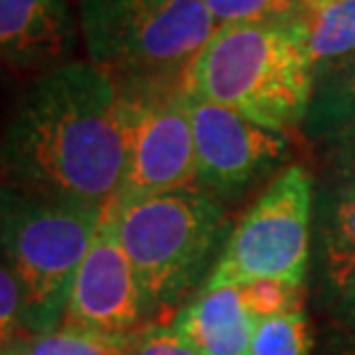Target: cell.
Instances as JSON below:
<instances>
[{"label":"cell","instance_id":"cell-1","mask_svg":"<svg viewBox=\"0 0 355 355\" xmlns=\"http://www.w3.org/2000/svg\"><path fill=\"white\" fill-rule=\"evenodd\" d=\"M122 89L87 60H73L21 89L0 124V181L42 198L108 209L126 172Z\"/></svg>","mask_w":355,"mask_h":355},{"label":"cell","instance_id":"cell-2","mask_svg":"<svg viewBox=\"0 0 355 355\" xmlns=\"http://www.w3.org/2000/svg\"><path fill=\"white\" fill-rule=\"evenodd\" d=\"M314 85L307 19L218 26L186 73V92L195 99L279 133L309 115Z\"/></svg>","mask_w":355,"mask_h":355},{"label":"cell","instance_id":"cell-3","mask_svg":"<svg viewBox=\"0 0 355 355\" xmlns=\"http://www.w3.org/2000/svg\"><path fill=\"white\" fill-rule=\"evenodd\" d=\"M87 62L122 89L184 83L216 33L204 0H78Z\"/></svg>","mask_w":355,"mask_h":355},{"label":"cell","instance_id":"cell-4","mask_svg":"<svg viewBox=\"0 0 355 355\" xmlns=\"http://www.w3.org/2000/svg\"><path fill=\"white\" fill-rule=\"evenodd\" d=\"M103 214L0 181V261L24 291L30 335L62 326L73 277Z\"/></svg>","mask_w":355,"mask_h":355},{"label":"cell","instance_id":"cell-5","mask_svg":"<svg viewBox=\"0 0 355 355\" xmlns=\"http://www.w3.org/2000/svg\"><path fill=\"white\" fill-rule=\"evenodd\" d=\"M105 211L138 277L149 316L191 289L225 223L220 204L200 186L110 204Z\"/></svg>","mask_w":355,"mask_h":355},{"label":"cell","instance_id":"cell-6","mask_svg":"<svg viewBox=\"0 0 355 355\" xmlns=\"http://www.w3.org/2000/svg\"><path fill=\"white\" fill-rule=\"evenodd\" d=\"M309 232L312 177L303 165H291L236 225L204 289H241L261 279L300 289L309 266Z\"/></svg>","mask_w":355,"mask_h":355},{"label":"cell","instance_id":"cell-7","mask_svg":"<svg viewBox=\"0 0 355 355\" xmlns=\"http://www.w3.org/2000/svg\"><path fill=\"white\" fill-rule=\"evenodd\" d=\"M122 96L128 115V156L112 204L198 186L186 80L122 89Z\"/></svg>","mask_w":355,"mask_h":355},{"label":"cell","instance_id":"cell-8","mask_svg":"<svg viewBox=\"0 0 355 355\" xmlns=\"http://www.w3.org/2000/svg\"><path fill=\"white\" fill-rule=\"evenodd\" d=\"M198 186L216 193L239 191L289 154V138L241 117L223 105L188 94Z\"/></svg>","mask_w":355,"mask_h":355},{"label":"cell","instance_id":"cell-9","mask_svg":"<svg viewBox=\"0 0 355 355\" xmlns=\"http://www.w3.org/2000/svg\"><path fill=\"white\" fill-rule=\"evenodd\" d=\"M145 319H149L145 296L105 211L73 277L62 326L105 335H138L145 330Z\"/></svg>","mask_w":355,"mask_h":355},{"label":"cell","instance_id":"cell-10","mask_svg":"<svg viewBox=\"0 0 355 355\" xmlns=\"http://www.w3.org/2000/svg\"><path fill=\"white\" fill-rule=\"evenodd\" d=\"M78 42L67 0H0V76L28 85L73 62Z\"/></svg>","mask_w":355,"mask_h":355},{"label":"cell","instance_id":"cell-11","mask_svg":"<svg viewBox=\"0 0 355 355\" xmlns=\"http://www.w3.org/2000/svg\"><path fill=\"white\" fill-rule=\"evenodd\" d=\"M172 328L202 355H248L257 319L239 286H202L175 314Z\"/></svg>","mask_w":355,"mask_h":355},{"label":"cell","instance_id":"cell-12","mask_svg":"<svg viewBox=\"0 0 355 355\" xmlns=\"http://www.w3.org/2000/svg\"><path fill=\"white\" fill-rule=\"evenodd\" d=\"M307 44L316 78L323 71L355 64V0H328L307 17Z\"/></svg>","mask_w":355,"mask_h":355},{"label":"cell","instance_id":"cell-13","mask_svg":"<svg viewBox=\"0 0 355 355\" xmlns=\"http://www.w3.org/2000/svg\"><path fill=\"white\" fill-rule=\"evenodd\" d=\"M323 270L337 293L355 279V184L339 191L326 211Z\"/></svg>","mask_w":355,"mask_h":355},{"label":"cell","instance_id":"cell-14","mask_svg":"<svg viewBox=\"0 0 355 355\" xmlns=\"http://www.w3.org/2000/svg\"><path fill=\"white\" fill-rule=\"evenodd\" d=\"M138 335H105L60 326L53 332L19 339L0 351V355H131Z\"/></svg>","mask_w":355,"mask_h":355},{"label":"cell","instance_id":"cell-15","mask_svg":"<svg viewBox=\"0 0 355 355\" xmlns=\"http://www.w3.org/2000/svg\"><path fill=\"white\" fill-rule=\"evenodd\" d=\"M312 337L303 307L296 305L282 314L257 321L248 355H309Z\"/></svg>","mask_w":355,"mask_h":355},{"label":"cell","instance_id":"cell-16","mask_svg":"<svg viewBox=\"0 0 355 355\" xmlns=\"http://www.w3.org/2000/svg\"><path fill=\"white\" fill-rule=\"evenodd\" d=\"M216 26L298 24L309 17L305 0H204Z\"/></svg>","mask_w":355,"mask_h":355},{"label":"cell","instance_id":"cell-17","mask_svg":"<svg viewBox=\"0 0 355 355\" xmlns=\"http://www.w3.org/2000/svg\"><path fill=\"white\" fill-rule=\"evenodd\" d=\"M319 131L344 142L355 140V76L332 78L316 105L309 108Z\"/></svg>","mask_w":355,"mask_h":355},{"label":"cell","instance_id":"cell-18","mask_svg":"<svg viewBox=\"0 0 355 355\" xmlns=\"http://www.w3.org/2000/svg\"><path fill=\"white\" fill-rule=\"evenodd\" d=\"M28 335L24 291L12 270L0 261V351Z\"/></svg>","mask_w":355,"mask_h":355},{"label":"cell","instance_id":"cell-19","mask_svg":"<svg viewBox=\"0 0 355 355\" xmlns=\"http://www.w3.org/2000/svg\"><path fill=\"white\" fill-rule=\"evenodd\" d=\"M241 293H243L245 305L250 307L257 321L282 314L286 309L300 305L298 289H291V286L279 282H270V279H261V282L241 286Z\"/></svg>","mask_w":355,"mask_h":355},{"label":"cell","instance_id":"cell-20","mask_svg":"<svg viewBox=\"0 0 355 355\" xmlns=\"http://www.w3.org/2000/svg\"><path fill=\"white\" fill-rule=\"evenodd\" d=\"M131 355H202L186 344L172 326H149L135 337Z\"/></svg>","mask_w":355,"mask_h":355},{"label":"cell","instance_id":"cell-21","mask_svg":"<svg viewBox=\"0 0 355 355\" xmlns=\"http://www.w3.org/2000/svg\"><path fill=\"white\" fill-rule=\"evenodd\" d=\"M339 296L337 303V319L342 323V328L349 332L351 337H355V279L346 286Z\"/></svg>","mask_w":355,"mask_h":355},{"label":"cell","instance_id":"cell-22","mask_svg":"<svg viewBox=\"0 0 355 355\" xmlns=\"http://www.w3.org/2000/svg\"><path fill=\"white\" fill-rule=\"evenodd\" d=\"M342 168H344V175L351 177L355 181V140L353 142H344L342 145Z\"/></svg>","mask_w":355,"mask_h":355},{"label":"cell","instance_id":"cell-23","mask_svg":"<svg viewBox=\"0 0 355 355\" xmlns=\"http://www.w3.org/2000/svg\"><path fill=\"white\" fill-rule=\"evenodd\" d=\"M305 3H307L309 7H319V5H323V3H328V0H305Z\"/></svg>","mask_w":355,"mask_h":355},{"label":"cell","instance_id":"cell-24","mask_svg":"<svg viewBox=\"0 0 355 355\" xmlns=\"http://www.w3.org/2000/svg\"><path fill=\"white\" fill-rule=\"evenodd\" d=\"M351 76H355V64H353V71H351Z\"/></svg>","mask_w":355,"mask_h":355}]
</instances>
